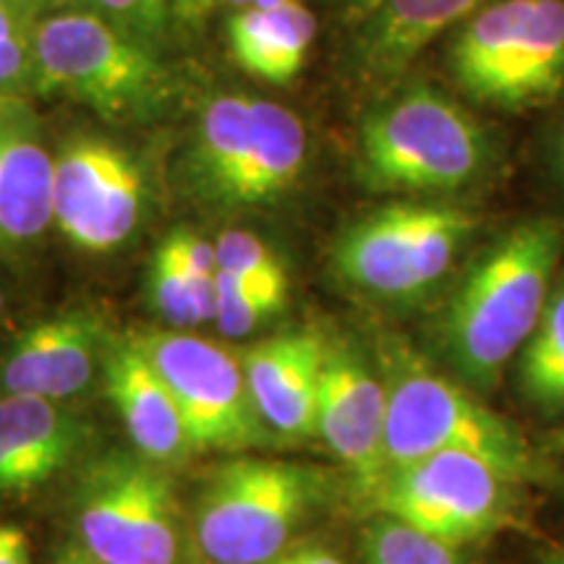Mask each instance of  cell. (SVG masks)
I'll use <instances>...</instances> for the list:
<instances>
[{"label": "cell", "instance_id": "9", "mask_svg": "<svg viewBox=\"0 0 564 564\" xmlns=\"http://www.w3.org/2000/svg\"><path fill=\"white\" fill-rule=\"evenodd\" d=\"M514 484L484 457L436 453L387 468L369 499L377 512L465 546L510 520Z\"/></svg>", "mask_w": 564, "mask_h": 564}, {"label": "cell", "instance_id": "16", "mask_svg": "<svg viewBox=\"0 0 564 564\" xmlns=\"http://www.w3.org/2000/svg\"><path fill=\"white\" fill-rule=\"evenodd\" d=\"M102 387L141 457L173 470L196 455L171 390L129 333L112 337Z\"/></svg>", "mask_w": 564, "mask_h": 564}, {"label": "cell", "instance_id": "23", "mask_svg": "<svg viewBox=\"0 0 564 564\" xmlns=\"http://www.w3.org/2000/svg\"><path fill=\"white\" fill-rule=\"evenodd\" d=\"M518 373L528 403L544 411L564 408V288L549 299L539 327L523 345Z\"/></svg>", "mask_w": 564, "mask_h": 564}, {"label": "cell", "instance_id": "21", "mask_svg": "<svg viewBox=\"0 0 564 564\" xmlns=\"http://www.w3.org/2000/svg\"><path fill=\"white\" fill-rule=\"evenodd\" d=\"M564 91V0H533L523 34L507 66L499 110L552 105Z\"/></svg>", "mask_w": 564, "mask_h": 564}, {"label": "cell", "instance_id": "17", "mask_svg": "<svg viewBox=\"0 0 564 564\" xmlns=\"http://www.w3.org/2000/svg\"><path fill=\"white\" fill-rule=\"evenodd\" d=\"M494 0H371L356 19L352 63L366 82H394L444 30Z\"/></svg>", "mask_w": 564, "mask_h": 564}, {"label": "cell", "instance_id": "31", "mask_svg": "<svg viewBox=\"0 0 564 564\" xmlns=\"http://www.w3.org/2000/svg\"><path fill=\"white\" fill-rule=\"evenodd\" d=\"M0 564H32V549L24 528L0 523Z\"/></svg>", "mask_w": 564, "mask_h": 564}, {"label": "cell", "instance_id": "34", "mask_svg": "<svg viewBox=\"0 0 564 564\" xmlns=\"http://www.w3.org/2000/svg\"><path fill=\"white\" fill-rule=\"evenodd\" d=\"M51 564H102V562H97L95 556H89L79 544H76V541H68V544L55 549Z\"/></svg>", "mask_w": 564, "mask_h": 564}, {"label": "cell", "instance_id": "28", "mask_svg": "<svg viewBox=\"0 0 564 564\" xmlns=\"http://www.w3.org/2000/svg\"><path fill=\"white\" fill-rule=\"evenodd\" d=\"M32 87V26L11 0H0V95H21Z\"/></svg>", "mask_w": 564, "mask_h": 564}, {"label": "cell", "instance_id": "27", "mask_svg": "<svg viewBox=\"0 0 564 564\" xmlns=\"http://www.w3.org/2000/svg\"><path fill=\"white\" fill-rule=\"evenodd\" d=\"M217 272L236 274L243 280H270L288 282L285 267L280 257L267 246L262 238L246 230H225L215 241Z\"/></svg>", "mask_w": 564, "mask_h": 564}, {"label": "cell", "instance_id": "20", "mask_svg": "<svg viewBox=\"0 0 564 564\" xmlns=\"http://www.w3.org/2000/svg\"><path fill=\"white\" fill-rule=\"evenodd\" d=\"M531 9L533 0H494L463 21V30L449 47V70L470 100L489 108L497 105L507 66Z\"/></svg>", "mask_w": 564, "mask_h": 564}, {"label": "cell", "instance_id": "29", "mask_svg": "<svg viewBox=\"0 0 564 564\" xmlns=\"http://www.w3.org/2000/svg\"><path fill=\"white\" fill-rule=\"evenodd\" d=\"M87 9L152 47L162 45L173 21V0H87Z\"/></svg>", "mask_w": 564, "mask_h": 564}, {"label": "cell", "instance_id": "32", "mask_svg": "<svg viewBox=\"0 0 564 564\" xmlns=\"http://www.w3.org/2000/svg\"><path fill=\"white\" fill-rule=\"evenodd\" d=\"M267 564H345V562L324 546H299V549H288V552L274 556V560Z\"/></svg>", "mask_w": 564, "mask_h": 564}, {"label": "cell", "instance_id": "12", "mask_svg": "<svg viewBox=\"0 0 564 564\" xmlns=\"http://www.w3.org/2000/svg\"><path fill=\"white\" fill-rule=\"evenodd\" d=\"M387 394L382 377L348 343H327L316 403V436L369 499L384 474Z\"/></svg>", "mask_w": 564, "mask_h": 564}, {"label": "cell", "instance_id": "26", "mask_svg": "<svg viewBox=\"0 0 564 564\" xmlns=\"http://www.w3.org/2000/svg\"><path fill=\"white\" fill-rule=\"evenodd\" d=\"M217 312L215 324L225 337H246L267 319L285 308L288 282L243 280L236 274L217 272Z\"/></svg>", "mask_w": 564, "mask_h": 564}, {"label": "cell", "instance_id": "2", "mask_svg": "<svg viewBox=\"0 0 564 564\" xmlns=\"http://www.w3.org/2000/svg\"><path fill=\"white\" fill-rule=\"evenodd\" d=\"M32 87L68 97L110 123L154 121L175 95L158 47L91 9L55 11L34 21Z\"/></svg>", "mask_w": 564, "mask_h": 564}, {"label": "cell", "instance_id": "3", "mask_svg": "<svg viewBox=\"0 0 564 564\" xmlns=\"http://www.w3.org/2000/svg\"><path fill=\"white\" fill-rule=\"evenodd\" d=\"M491 158L476 118L432 84L398 89L366 112L358 131V175L377 194L460 192Z\"/></svg>", "mask_w": 564, "mask_h": 564}, {"label": "cell", "instance_id": "5", "mask_svg": "<svg viewBox=\"0 0 564 564\" xmlns=\"http://www.w3.org/2000/svg\"><path fill=\"white\" fill-rule=\"evenodd\" d=\"M382 382L384 470L436 453L484 457L518 484L533 470L531 447L510 421L429 369L405 345H387Z\"/></svg>", "mask_w": 564, "mask_h": 564}, {"label": "cell", "instance_id": "33", "mask_svg": "<svg viewBox=\"0 0 564 564\" xmlns=\"http://www.w3.org/2000/svg\"><path fill=\"white\" fill-rule=\"evenodd\" d=\"M215 3L217 0H173V19L178 21V24L194 26L207 17Z\"/></svg>", "mask_w": 564, "mask_h": 564}, {"label": "cell", "instance_id": "11", "mask_svg": "<svg viewBox=\"0 0 564 564\" xmlns=\"http://www.w3.org/2000/svg\"><path fill=\"white\" fill-rule=\"evenodd\" d=\"M112 337L108 316L89 306L30 324L0 350V394L53 403L79 398L102 377Z\"/></svg>", "mask_w": 564, "mask_h": 564}, {"label": "cell", "instance_id": "35", "mask_svg": "<svg viewBox=\"0 0 564 564\" xmlns=\"http://www.w3.org/2000/svg\"><path fill=\"white\" fill-rule=\"evenodd\" d=\"M13 9L19 11V17L26 21V24H34V21H40L42 17H45L47 11H53V0H11Z\"/></svg>", "mask_w": 564, "mask_h": 564}, {"label": "cell", "instance_id": "15", "mask_svg": "<svg viewBox=\"0 0 564 564\" xmlns=\"http://www.w3.org/2000/svg\"><path fill=\"white\" fill-rule=\"evenodd\" d=\"M327 337L293 329L251 345L241 356L253 408L272 434L285 440L316 436V403Z\"/></svg>", "mask_w": 564, "mask_h": 564}, {"label": "cell", "instance_id": "6", "mask_svg": "<svg viewBox=\"0 0 564 564\" xmlns=\"http://www.w3.org/2000/svg\"><path fill=\"white\" fill-rule=\"evenodd\" d=\"M76 544L102 564H181L183 514L171 470L137 449L84 465L70 494Z\"/></svg>", "mask_w": 564, "mask_h": 564}, {"label": "cell", "instance_id": "14", "mask_svg": "<svg viewBox=\"0 0 564 564\" xmlns=\"http://www.w3.org/2000/svg\"><path fill=\"white\" fill-rule=\"evenodd\" d=\"M91 426L68 403L0 394V497H26L68 470Z\"/></svg>", "mask_w": 564, "mask_h": 564}, {"label": "cell", "instance_id": "13", "mask_svg": "<svg viewBox=\"0 0 564 564\" xmlns=\"http://www.w3.org/2000/svg\"><path fill=\"white\" fill-rule=\"evenodd\" d=\"M55 158L40 116L21 95H0V253L19 257L53 225Z\"/></svg>", "mask_w": 564, "mask_h": 564}, {"label": "cell", "instance_id": "22", "mask_svg": "<svg viewBox=\"0 0 564 564\" xmlns=\"http://www.w3.org/2000/svg\"><path fill=\"white\" fill-rule=\"evenodd\" d=\"M251 139V97L217 95L196 121L188 175L196 194L225 209Z\"/></svg>", "mask_w": 564, "mask_h": 564}, {"label": "cell", "instance_id": "25", "mask_svg": "<svg viewBox=\"0 0 564 564\" xmlns=\"http://www.w3.org/2000/svg\"><path fill=\"white\" fill-rule=\"evenodd\" d=\"M361 554L364 564H468L463 546L434 539L382 512L364 528Z\"/></svg>", "mask_w": 564, "mask_h": 564}, {"label": "cell", "instance_id": "7", "mask_svg": "<svg viewBox=\"0 0 564 564\" xmlns=\"http://www.w3.org/2000/svg\"><path fill=\"white\" fill-rule=\"evenodd\" d=\"M478 228L449 204L394 202L350 223L333 246L337 278L382 301H413L440 282Z\"/></svg>", "mask_w": 564, "mask_h": 564}, {"label": "cell", "instance_id": "40", "mask_svg": "<svg viewBox=\"0 0 564 564\" xmlns=\"http://www.w3.org/2000/svg\"><path fill=\"white\" fill-rule=\"evenodd\" d=\"M63 3H68V0H53V6H55V9H58V6H63Z\"/></svg>", "mask_w": 564, "mask_h": 564}, {"label": "cell", "instance_id": "10", "mask_svg": "<svg viewBox=\"0 0 564 564\" xmlns=\"http://www.w3.org/2000/svg\"><path fill=\"white\" fill-rule=\"evenodd\" d=\"M147 209L139 160L116 141L68 139L55 158L53 225L84 253H112L137 236Z\"/></svg>", "mask_w": 564, "mask_h": 564}, {"label": "cell", "instance_id": "4", "mask_svg": "<svg viewBox=\"0 0 564 564\" xmlns=\"http://www.w3.org/2000/svg\"><path fill=\"white\" fill-rule=\"evenodd\" d=\"M329 474L293 460L241 455L204 476L192 541L209 564H267L327 499Z\"/></svg>", "mask_w": 564, "mask_h": 564}, {"label": "cell", "instance_id": "30", "mask_svg": "<svg viewBox=\"0 0 564 564\" xmlns=\"http://www.w3.org/2000/svg\"><path fill=\"white\" fill-rule=\"evenodd\" d=\"M158 249L165 251L175 264L194 274V278H215L217 274L215 243H209L199 232L175 228L173 232H167L165 241Z\"/></svg>", "mask_w": 564, "mask_h": 564}, {"label": "cell", "instance_id": "1", "mask_svg": "<svg viewBox=\"0 0 564 564\" xmlns=\"http://www.w3.org/2000/svg\"><path fill=\"white\" fill-rule=\"evenodd\" d=\"M562 243V225L535 217L514 225L465 274L444 312L442 335L468 382L489 387L531 340L549 303Z\"/></svg>", "mask_w": 564, "mask_h": 564}, {"label": "cell", "instance_id": "24", "mask_svg": "<svg viewBox=\"0 0 564 564\" xmlns=\"http://www.w3.org/2000/svg\"><path fill=\"white\" fill-rule=\"evenodd\" d=\"M147 295H150L154 314L171 329H192L215 322V278H194L162 249L154 251L152 257Z\"/></svg>", "mask_w": 564, "mask_h": 564}, {"label": "cell", "instance_id": "19", "mask_svg": "<svg viewBox=\"0 0 564 564\" xmlns=\"http://www.w3.org/2000/svg\"><path fill=\"white\" fill-rule=\"evenodd\" d=\"M316 37L314 13L301 3L280 9H241L228 19V45L246 74L270 84H291L306 66Z\"/></svg>", "mask_w": 564, "mask_h": 564}, {"label": "cell", "instance_id": "18", "mask_svg": "<svg viewBox=\"0 0 564 564\" xmlns=\"http://www.w3.org/2000/svg\"><path fill=\"white\" fill-rule=\"evenodd\" d=\"M308 139L301 118L278 102L251 97V139L225 209L278 202L306 171Z\"/></svg>", "mask_w": 564, "mask_h": 564}, {"label": "cell", "instance_id": "38", "mask_svg": "<svg viewBox=\"0 0 564 564\" xmlns=\"http://www.w3.org/2000/svg\"><path fill=\"white\" fill-rule=\"evenodd\" d=\"M549 564H564V549H556V552L549 556Z\"/></svg>", "mask_w": 564, "mask_h": 564}, {"label": "cell", "instance_id": "8", "mask_svg": "<svg viewBox=\"0 0 564 564\" xmlns=\"http://www.w3.org/2000/svg\"><path fill=\"white\" fill-rule=\"evenodd\" d=\"M129 337L171 390L194 453H249L270 442L236 352L186 329L147 327Z\"/></svg>", "mask_w": 564, "mask_h": 564}, {"label": "cell", "instance_id": "37", "mask_svg": "<svg viewBox=\"0 0 564 564\" xmlns=\"http://www.w3.org/2000/svg\"><path fill=\"white\" fill-rule=\"evenodd\" d=\"M554 160H556V167H560L564 175V129L560 131V137H556V141H554Z\"/></svg>", "mask_w": 564, "mask_h": 564}, {"label": "cell", "instance_id": "39", "mask_svg": "<svg viewBox=\"0 0 564 564\" xmlns=\"http://www.w3.org/2000/svg\"><path fill=\"white\" fill-rule=\"evenodd\" d=\"M3 316H6V291L0 288V322H3Z\"/></svg>", "mask_w": 564, "mask_h": 564}, {"label": "cell", "instance_id": "36", "mask_svg": "<svg viewBox=\"0 0 564 564\" xmlns=\"http://www.w3.org/2000/svg\"><path fill=\"white\" fill-rule=\"evenodd\" d=\"M225 3L238 6V9H280V6L299 3V0H225Z\"/></svg>", "mask_w": 564, "mask_h": 564}]
</instances>
